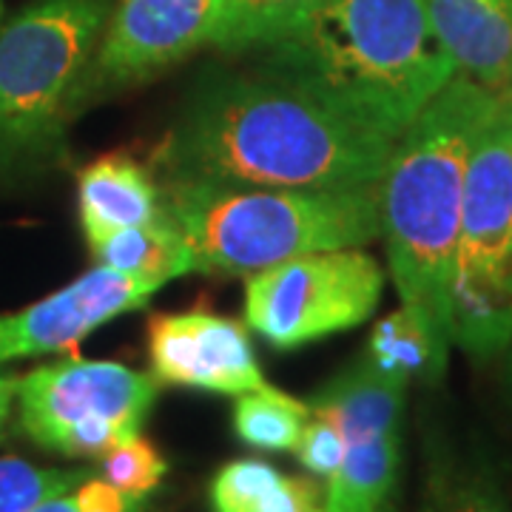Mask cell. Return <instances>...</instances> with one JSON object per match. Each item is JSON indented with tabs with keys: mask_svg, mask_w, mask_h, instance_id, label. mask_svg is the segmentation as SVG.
Returning <instances> with one entry per match:
<instances>
[{
	"mask_svg": "<svg viewBox=\"0 0 512 512\" xmlns=\"http://www.w3.org/2000/svg\"><path fill=\"white\" fill-rule=\"evenodd\" d=\"M382 293V265L365 248L311 251L245 279V322L274 348L293 350L365 325Z\"/></svg>",
	"mask_w": 512,
	"mask_h": 512,
	"instance_id": "cell-8",
	"label": "cell"
},
{
	"mask_svg": "<svg viewBox=\"0 0 512 512\" xmlns=\"http://www.w3.org/2000/svg\"><path fill=\"white\" fill-rule=\"evenodd\" d=\"M424 6L458 74L490 92H512L510 0H424Z\"/></svg>",
	"mask_w": 512,
	"mask_h": 512,
	"instance_id": "cell-12",
	"label": "cell"
},
{
	"mask_svg": "<svg viewBox=\"0 0 512 512\" xmlns=\"http://www.w3.org/2000/svg\"><path fill=\"white\" fill-rule=\"evenodd\" d=\"M311 419V404L299 402L274 384L242 393L234 402V433L259 450H296L305 421Z\"/></svg>",
	"mask_w": 512,
	"mask_h": 512,
	"instance_id": "cell-20",
	"label": "cell"
},
{
	"mask_svg": "<svg viewBox=\"0 0 512 512\" xmlns=\"http://www.w3.org/2000/svg\"><path fill=\"white\" fill-rule=\"evenodd\" d=\"M160 288L163 282L94 265L63 291L0 316V365L77 348L111 319L140 311Z\"/></svg>",
	"mask_w": 512,
	"mask_h": 512,
	"instance_id": "cell-10",
	"label": "cell"
},
{
	"mask_svg": "<svg viewBox=\"0 0 512 512\" xmlns=\"http://www.w3.org/2000/svg\"><path fill=\"white\" fill-rule=\"evenodd\" d=\"M407 387L362 356L313 396L311 410L336 421L345 441L402 433Z\"/></svg>",
	"mask_w": 512,
	"mask_h": 512,
	"instance_id": "cell-14",
	"label": "cell"
},
{
	"mask_svg": "<svg viewBox=\"0 0 512 512\" xmlns=\"http://www.w3.org/2000/svg\"><path fill=\"white\" fill-rule=\"evenodd\" d=\"M419 512H512V501L493 458L430 441Z\"/></svg>",
	"mask_w": 512,
	"mask_h": 512,
	"instance_id": "cell-15",
	"label": "cell"
},
{
	"mask_svg": "<svg viewBox=\"0 0 512 512\" xmlns=\"http://www.w3.org/2000/svg\"><path fill=\"white\" fill-rule=\"evenodd\" d=\"M507 353H510V359H507V384H510V393H512V339H510V348H507Z\"/></svg>",
	"mask_w": 512,
	"mask_h": 512,
	"instance_id": "cell-27",
	"label": "cell"
},
{
	"mask_svg": "<svg viewBox=\"0 0 512 512\" xmlns=\"http://www.w3.org/2000/svg\"><path fill=\"white\" fill-rule=\"evenodd\" d=\"M510 3H512V0H510Z\"/></svg>",
	"mask_w": 512,
	"mask_h": 512,
	"instance_id": "cell-29",
	"label": "cell"
},
{
	"mask_svg": "<svg viewBox=\"0 0 512 512\" xmlns=\"http://www.w3.org/2000/svg\"><path fill=\"white\" fill-rule=\"evenodd\" d=\"M217 0H120L86 72L80 100L148 80L205 46Z\"/></svg>",
	"mask_w": 512,
	"mask_h": 512,
	"instance_id": "cell-9",
	"label": "cell"
},
{
	"mask_svg": "<svg viewBox=\"0 0 512 512\" xmlns=\"http://www.w3.org/2000/svg\"><path fill=\"white\" fill-rule=\"evenodd\" d=\"M0 12H3V0H0Z\"/></svg>",
	"mask_w": 512,
	"mask_h": 512,
	"instance_id": "cell-28",
	"label": "cell"
},
{
	"mask_svg": "<svg viewBox=\"0 0 512 512\" xmlns=\"http://www.w3.org/2000/svg\"><path fill=\"white\" fill-rule=\"evenodd\" d=\"M94 265H103L120 274L154 279V282H171L180 276L194 274L191 254L185 245L180 228L165 211L163 220L148 225H131L117 228L103 237L89 242Z\"/></svg>",
	"mask_w": 512,
	"mask_h": 512,
	"instance_id": "cell-18",
	"label": "cell"
},
{
	"mask_svg": "<svg viewBox=\"0 0 512 512\" xmlns=\"http://www.w3.org/2000/svg\"><path fill=\"white\" fill-rule=\"evenodd\" d=\"M18 384L20 376L15 373H3L0 370V436L9 424V416H12V404L18 402Z\"/></svg>",
	"mask_w": 512,
	"mask_h": 512,
	"instance_id": "cell-26",
	"label": "cell"
},
{
	"mask_svg": "<svg viewBox=\"0 0 512 512\" xmlns=\"http://www.w3.org/2000/svg\"><path fill=\"white\" fill-rule=\"evenodd\" d=\"M512 92L456 74L404 128L382 174V239L402 308L447 367L453 348L450 279L467 165Z\"/></svg>",
	"mask_w": 512,
	"mask_h": 512,
	"instance_id": "cell-2",
	"label": "cell"
},
{
	"mask_svg": "<svg viewBox=\"0 0 512 512\" xmlns=\"http://www.w3.org/2000/svg\"><path fill=\"white\" fill-rule=\"evenodd\" d=\"M111 18V0H35L0 32V180L52 157Z\"/></svg>",
	"mask_w": 512,
	"mask_h": 512,
	"instance_id": "cell-5",
	"label": "cell"
},
{
	"mask_svg": "<svg viewBox=\"0 0 512 512\" xmlns=\"http://www.w3.org/2000/svg\"><path fill=\"white\" fill-rule=\"evenodd\" d=\"M296 456H299V464L311 470L313 476H333L345 458V436L339 424L311 410V419L305 421L302 436L296 441Z\"/></svg>",
	"mask_w": 512,
	"mask_h": 512,
	"instance_id": "cell-25",
	"label": "cell"
},
{
	"mask_svg": "<svg viewBox=\"0 0 512 512\" xmlns=\"http://www.w3.org/2000/svg\"><path fill=\"white\" fill-rule=\"evenodd\" d=\"M379 185L342 191L211 183L160 188L194 274L248 279L291 256L365 248L382 237Z\"/></svg>",
	"mask_w": 512,
	"mask_h": 512,
	"instance_id": "cell-4",
	"label": "cell"
},
{
	"mask_svg": "<svg viewBox=\"0 0 512 512\" xmlns=\"http://www.w3.org/2000/svg\"><path fill=\"white\" fill-rule=\"evenodd\" d=\"M146 495H131L117 490L103 476L94 473L83 484H77L66 493L52 495L35 507L23 512H143L146 510Z\"/></svg>",
	"mask_w": 512,
	"mask_h": 512,
	"instance_id": "cell-24",
	"label": "cell"
},
{
	"mask_svg": "<svg viewBox=\"0 0 512 512\" xmlns=\"http://www.w3.org/2000/svg\"><path fill=\"white\" fill-rule=\"evenodd\" d=\"M365 359L376 370L407 384L413 379L424 384H436L441 382V376L447 370L436 359L427 336L421 333L419 325L410 319V313L404 308L384 316L382 322L373 328L370 339H367Z\"/></svg>",
	"mask_w": 512,
	"mask_h": 512,
	"instance_id": "cell-21",
	"label": "cell"
},
{
	"mask_svg": "<svg viewBox=\"0 0 512 512\" xmlns=\"http://www.w3.org/2000/svg\"><path fill=\"white\" fill-rule=\"evenodd\" d=\"M157 396L154 373L72 356L20 376L18 424L43 450L103 458L117 444L140 436Z\"/></svg>",
	"mask_w": 512,
	"mask_h": 512,
	"instance_id": "cell-7",
	"label": "cell"
},
{
	"mask_svg": "<svg viewBox=\"0 0 512 512\" xmlns=\"http://www.w3.org/2000/svg\"><path fill=\"white\" fill-rule=\"evenodd\" d=\"M453 345L478 362L512 339V94L478 137L464 180L450 279Z\"/></svg>",
	"mask_w": 512,
	"mask_h": 512,
	"instance_id": "cell-6",
	"label": "cell"
},
{
	"mask_svg": "<svg viewBox=\"0 0 512 512\" xmlns=\"http://www.w3.org/2000/svg\"><path fill=\"white\" fill-rule=\"evenodd\" d=\"M402 433L345 441V458L328 478L325 512H384L396 490Z\"/></svg>",
	"mask_w": 512,
	"mask_h": 512,
	"instance_id": "cell-16",
	"label": "cell"
},
{
	"mask_svg": "<svg viewBox=\"0 0 512 512\" xmlns=\"http://www.w3.org/2000/svg\"><path fill=\"white\" fill-rule=\"evenodd\" d=\"M77 208L86 242L165 217L163 188L131 154H106L83 165L77 174Z\"/></svg>",
	"mask_w": 512,
	"mask_h": 512,
	"instance_id": "cell-13",
	"label": "cell"
},
{
	"mask_svg": "<svg viewBox=\"0 0 512 512\" xmlns=\"http://www.w3.org/2000/svg\"><path fill=\"white\" fill-rule=\"evenodd\" d=\"M100 476L117 490L131 495H151L160 484H163L165 473H168V461L163 453L146 441L143 436L117 444L106 456L100 458Z\"/></svg>",
	"mask_w": 512,
	"mask_h": 512,
	"instance_id": "cell-23",
	"label": "cell"
},
{
	"mask_svg": "<svg viewBox=\"0 0 512 512\" xmlns=\"http://www.w3.org/2000/svg\"><path fill=\"white\" fill-rule=\"evenodd\" d=\"M396 140L362 111L265 63L191 94L154 163L160 183L342 191L382 183Z\"/></svg>",
	"mask_w": 512,
	"mask_h": 512,
	"instance_id": "cell-1",
	"label": "cell"
},
{
	"mask_svg": "<svg viewBox=\"0 0 512 512\" xmlns=\"http://www.w3.org/2000/svg\"><path fill=\"white\" fill-rule=\"evenodd\" d=\"M89 467H37L18 456L0 458V512H23L52 495L66 493L86 478H92Z\"/></svg>",
	"mask_w": 512,
	"mask_h": 512,
	"instance_id": "cell-22",
	"label": "cell"
},
{
	"mask_svg": "<svg viewBox=\"0 0 512 512\" xmlns=\"http://www.w3.org/2000/svg\"><path fill=\"white\" fill-rule=\"evenodd\" d=\"M217 512H325V498L308 478L279 473L259 458L228 461L211 481Z\"/></svg>",
	"mask_w": 512,
	"mask_h": 512,
	"instance_id": "cell-17",
	"label": "cell"
},
{
	"mask_svg": "<svg viewBox=\"0 0 512 512\" xmlns=\"http://www.w3.org/2000/svg\"><path fill=\"white\" fill-rule=\"evenodd\" d=\"M322 0H217L205 46L225 55L271 49L291 37Z\"/></svg>",
	"mask_w": 512,
	"mask_h": 512,
	"instance_id": "cell-19",
	"label": "cell"
},
{
	"mask_svg": "<svg viewBox=\"0 0 512 512\" xmlns=\"http://www.w3.org/2000/svg\"><path fill=\"white\" fill-rule=\"evenodd\" d=\"M268 66L333 94L396 137L458 74L424 0H322L268 49Z\"/></svg>",
	"mask_w": 512,
	"mask_h": 512,
	"instance_id": "cell-3",
	"label": "cell"
},
{
	"mask_svg": "<svg viewBox=\"0 0 512 512\" xmlns=\"http://www.w3.org/2000/svg\"><path fill=\"white\" fill-rule=\"evenodd\" d=\"M151 373L163 384L242 396L268 387L245 325L214 311L154 313L148 319Z\"/></svg>",
	"mask_w": 512,
	"mask_h": 512,
	"instance_id": "cell-11",
	"label": "cell"
}]
</instances>
